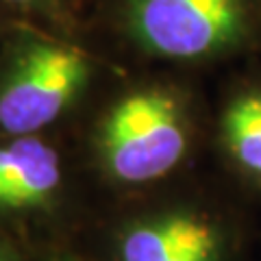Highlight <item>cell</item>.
Instances as JSON below:
<instances>
[{
  "label": "cell",
  "instance_id": "cell-1",
  "mask_svg": "<svg viewBox=\"0 0 261 261\" xmlns=\"http://www.w3.org/2000/svg\"><path fill=\"white\" fill-rule=\"evenodd\" d=\"M185 152V128L176 102L148 89L118 102L102 128V154L109 172L124 183L166 176Z\"/></svg>",
  "mask_w": 261,
  "mask_h": 261
},
{
  "label": "cell",
  "instance_id": "cell-2",
  "mask_svg": "<svg viewBox=\"0 0 261 261\" xmlns=\"http://www.w3.org/2000/svg\"><path fill=\"white\" fill-rule=\"evenodd\" d=\"M85 79L87 59L76 48L31 46L0 92V128L20 137L53 124Z\"/></svg>",
  "mask_w": 261,
  "mask_h": 261
},
{
  "label": "cell",
  "instance_id": "cell-3",
  "mask_svg": "<svg viewBox=\"0 0 261 261\" xmlns=\"http://www.w3.org/2000/svg\"><path fill=\"white\" fill-rule=\"evenodd\" d=\"M135 35L152 53L194 59L224 48L244 24L242 0H133Z\"/></svg>",
  "mask_w": 261,
  "mask_h": 261
},
{
  "label": "cell",
  "instance_id": "cell-4",
  "mask_svg": "<svg viewBox=\"0 0 261 261\" xmlns=\"http://www.w3.org/2000/svg\"><path fill=\"white\" fill-rule=\"evenodd\" d=\"M218 233L205 218L172 214L137 224L122 240V261H216Z\"/></svg>",
  "mask_w": 261,
  "mask_h": 261
},
{
  "label": "cell",
  "instance_id": "cell-5",
  "mask_svg": "<svg viewBox=\"0 0 261 261\" xmlns=\"http://www.w3.org/2000/svg\"><path fill=\"white\" fill-rule=\"evenodd\" d=\"M61 181L57 152L33 135L0 146V207H39Z\"/></svg>",
  "mask_w": 261,
  "mask_h": 261
},
{
  "label": "cell",
  "instance_id": "cell-6",
  "mask_svg": "<svg viewBox=\"0 0 261 261\" xmlns=\"http://www.w3.org/2000/svg\"><path fill=\"white\" fill-rule=\"evenodd\" d=\"M224 135L233 157L261 176V94L242 96L228 107Z\"/></svg>",
  "mask_w": 261,
  "mask_h": 261
},
{
  "label": "cell",
  "instance_id": "cell-7",
  "mask_svg": "<svg viewBox=\"0 0 261 261\" xmlns=\"http://www.w3.org/2000/svg\"><path fill=\"white\" fill-rule=\"evenodd\" d=\"M9 3H18V5H31V3H37V0H9Z\"/></svg>",
  "mask_w": 261,
  "mask_h": 261
},
{
  "label": "cell",
  "instance_id": "cell-8",
  "mask_svg": "<svg viewBox=\"0 0 261 261\" xmlns=\"http://www.w3.org/2000/svg\"><path fill=\"white\" fill-rule=\"evenodd\" d=\"M0 261H3V259H0Z\"/></svg>",
  "mask_w": 261,
  "mask_h": 261
}]
</instances>
